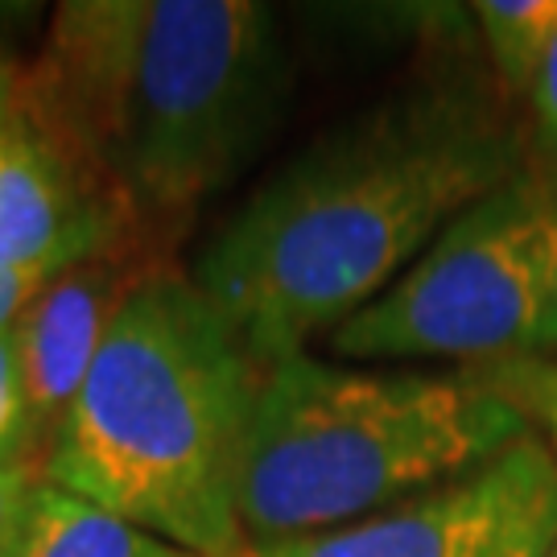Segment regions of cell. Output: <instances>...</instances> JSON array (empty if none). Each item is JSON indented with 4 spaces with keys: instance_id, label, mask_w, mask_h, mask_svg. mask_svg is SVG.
<instances>
[{
    "instance_id": "1",
    "label": "cell",
    "mask_w": 557,
    "mask_h": 557,
    "mask_svg": "<svg viewBox=\"0 0 557 557\" xmlns=\"http://www.w3.org/2000/svg\"><path fill=\"white\" fill-rule=\"evenodd\" d=\"M281 87L252 0H66L21 71L17 120L124 232L174 248L260 149Z\"/></svg>"
},
{
    "instance_id": "2",
    "label": "cell",
    "mask_w": 557,
    "mask_h": 557,
    "mask_svg": "<svg viewBox=\"0 0 557 557\" xmlns=\"http://www.w3.org/2000/svg\"><path fill=\"white\" fill-rule=\"evenodd\" d=\"M517 170L512 140L475 108L393 103L281 165L211 236L190 277L260 363H277L376 301Z\"/></svg>"
},
{
    "instance_id": "3",
    "label": "cell",
    "mask_w": 557,
    "mask_h": 557,
    "mask_svg": "<svg viewBox=\"0 0 557 557\" xmlns=\"http://www.w3.org/2000/svg\"><path fill=\"white\" fill-rule=\"evenodd\" d=\"M264 363L178 260L103 338L41 479L195 557H248L239 487Z\"/></svg>"
},
{
    "instance_id": "4",
    "label": "cell",
    "mask_w": 557,
    "mask_h": 557,
    "mask_svg": "<svg viewBox=\"0 0 557 557\" xmlns=\"http://www.w3.org/2000/svg\"><path fill=\"white\" fill-rule=\"evenodd\" d=\"M529 434L475 372H363L298 351L264 363L239 520L257 549L331 533L475 471Z\"/></svg>"
},
{
    "instance_id": "5",
    "label": "cell",
    "mask_w": 557,
    "mask_h": 557,
    "mask_svg": "<svg viewBox=\"0 0 557 557\" xmlns=\"http://www.w3.org/2000/svg\"><path fill=\"white\" fill-rule=\"evenodd\" d=\"M343 359L512 363L557 351V178L517 170L331 331Z\"/></svg>"
},
{
    "instance_id": "6",
    "label": "cell",
    "mask_w": 557,
    "mask_h": 557,
    "mask_svg": "<svg viewBox=\"0 0 557 557\" xmlns=\"http://www.w3.org/2000/svg\"><path fill=\"white\" fill-rule=\"evenodd\" d=\"M557 458L529 430L475 471L434 483L376 517L248 557H549Z\"/></svg>"
},
{
    "instance_id": "7",
    "label": "cell",
    "mask_w": 557,
    "mask_h": 557,
    "mask_svg": "<svg viewBox=\"0 0 557 557\" xmlns=\"http://www.w3.org/2000/svg\"><path fill=\"white\" fill-rule=\"evenodd\" d=\"M165 264H174V248L145 236H124L46 277L34 289V298L25 301V310L13 322L25 397L21 450L38 462V471L100 356L103 338L116 326L120 310Z\"/></svg>"
},
{
    "instance_id": "8",
    "label": "cell",
    "mask_w": 557,
    "mask_h": 557,
    "mask_svg": "<svg viewBox=\"0 0 557 557\" xmlns=\"http://www.w3.org/2000/svg\"><path fill=\"white\" fill-rule=\"evenodd\" d=\"M124 236L133 232L21 120L0 137V269L46 281Z\"/></svg>"
},
{
    "instance_id": "9",
    "label": "cell",
    "mask_w": 557,
    "mask_h": 557,
    "mask_svg": "<svg viewBox=\"0 0 557 557\" xmlns=\"http://www.w3.org/2000/svg\"><path fill=\"white\" fill-rule=\"evenodd\" d=\"M9 557H195L91 499L41 479L25 499Z\"/></svg>"
},
{
    "instance_id": "10",
    "label": "cell",
    "mask_w": 557,
    "mask_h": 557,
    "mask_svg": "<svg viewBox=\"0 0 557 557\" xmlns=\"http://www.w3.org/2000/svg\"><path fill=\"white\" fill-rule=\"evenodd\" d=\"M475 17L504 83L529 96L557 34V0H479Z\"/></svg>"
},
{
    "instance_id": "11",
    "label": "cell",
    "mask_w": 557,
    "mask_h": 557,
    "mask_svg": "<svg viewBox=\"0 0 557 557\" xmlns=\"http://www.w3.org/2000/svg\"><path fill=\"white\" fill-rule=\"evenodd\" d=\"M496 393L512 400L520 418L541 430V442L557 458V363L549 359H512V363H492L475 368Z\"/></svg>"
},
{
    "instance_id": "12",
    "label": "cell",
    "mask_w": 557,
    "mask_h": 557,
    "mask_svg": "<svg viewBox=\"0 0 557 557\" xmlns=\"http://www.w3.org/2000/svg\"><path fill=\"white\" fill-rule=\"evenodd\" d=\"M41 483L38 462L25 455L21 446H0V557L13 554V541L21 529L25 499Z\"/></svg>"
},
{
    "instance_id": "13",
    "label": "cell",
    "mask_w": 557,
    "mask_h": 557,
    "mask_svg": "<svg viewBox=\"0 0 557 557\" xmlns=\"http://www.w3.org/2000/svg\"><path fill=\"white\" fill-rule=\"evenodd\" d=\"M25 430V397H21L17 347H13V326L0 331V446H21Z\"/></svg>"
},
{
    "instance_id": "14",
    "label": "cell",
    "mask_w": 557,
    "mask_h": 557,
    "mask_svg": "<svg viewBox=\"0 0 557 557\" xmlns=\"http://www.w3.org/2000/svg\"><path fill=\"white\" fill-rule=\"evenodd\" d=\"M529 100L537 108L541 133L554 140V149H557V34H554V41H549V50H545V59H541V71H537V79H533Z\"/></svg>"
},
{
    "instance_id": "15",
    "label": "cell",
    "mask_w": 557,
    "mask_h": 557,
    "mask_svg": "<svg viewBox=\"0 0 557 557\" xmlns=\"http://www.w3.org/2000/svg\"><path fill=\"white\" fill-rule=\"evenodd\" d=\"M38 285L41 281L0 269V331H9V326L17 322V314L25 310V301L34 298V289H38Z\"/></svg>"
},
{
    "instance_id": "16",
    "label": "cell",
    "mask_w": 557,
    "mask_h": 557,
    "mask_svg": "<svg viewBox=\"0 0 557 557\" xmlns=\"http://www.w3.org/2000/svg\"><path fill=\"white\" fill-rule=\"evenodd\" d=\"M17 108H21V71L0 54V137L17 124Z\"/></svg>"
},
{
    "instance_id": "17",
    "label": "cell",
    "mask_w": 557,
    "mask_h": 557,
    "mask_svg": "<svg viewBox=\"0 0 557 557\" xmlns=\"http://www.w3.org/2000/svg\"><path fill=\"white\" fill-rule=\"evenodd\" d=\"M549 557H557V541H554V549H549Z\"/></svg>"
}]
</instances>
